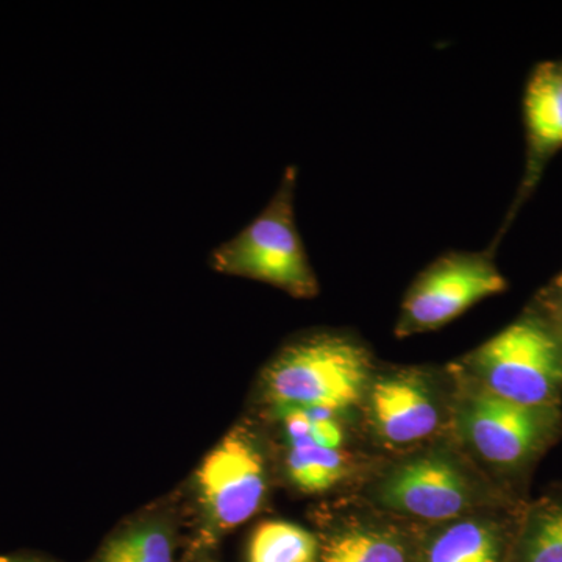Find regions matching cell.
<instances>
[{"mask_svg": "<svg viewBox=\"0 0 562 562\" xmlns=\"http://www.w3.org/2000/svg\"><path fill=\"white\" fill-rule=\"evenodd\" d=\"M249 562H317L319 542L301 525L272 520L261 524L251 535Z\"/></svg>", "mask_w": 562, "mask_h": 562, "instance_id": "7c38bea8", "label": "cell"}, {"mask_svg": "<svg viewBox=\"0 0 562 562\" xmlns=\"http://www.w3.org/2000/svg\"><path fill=\"white\" fill-rule=\"evenodd\" d=\"M0 562H57L46 554L35 552H18L3 554L0 557Z\"/></svg>", "mask_w": 562, "mask_h": 562, "instance_id": "e0dca14e", "label": "cell"}, {"mask_svg": "<svg viewBox=\"0 0 562 562\" xmlns=\"http://www.w3.org/2000/svg\"><path fill=\"white\" fill-rule=\"evenodd\" d=\"M501 539L490 522L461 519L428 543L424 562H501Z\"/></svg>", "mask_w": 562, "mask_h": 562, "instance_id": "8fae6325", "label": "cell"}, {"mask_svg": "<svg viewBox=\"0 0 562 562\" xmlns=\"http://www.w3.org/2000/svg\"><path fill=\"white\" fill-rule=\"evenodd\" d=\"M202 524L191 549L202 558L222 536L246 524L268 491V468L257 439L235 428L203 460L198 473Z\"/></svg>", "mask_w": 562, "mask_h": 562, "instance_id": "277c9868", "label": "cell"}, {"mask_svg": "<svg viewBox=\"0 0 562 562\" xmlns=\"http://www.w3.org/2000/svg\"><path fill=\"white\" fill-rule=\"evenodd\" d=\"M179 538L171 519L144 517L113 532L88 562H179Z\"/></svg>", "mask_w": 562, "mask_h": 562, "instance_id": "30bf717a", "label": "cell"}, {"mask_svg": "<svg viewBox=\"0 0 562 562\" xmlns=\"http://www.w3.org/2000/svg\"><path fill=\"white\" fill-rule=\"evenodd\" d=\"M473 497L471 482L443 454H422L403 462L384 479L380 498L392 512L424 520L457 519Z\"/></svg>", "mask_w": 562, "mask_h": 562, "instance_id": "8992f818", "label": "cell"}, {"mask_svg": "<svg viewBox=\"0 0 562 562\" xmlns=\"http://www.w3.org/2000/svg\"><path fill=\"white\" fill-rule=\"evenodd\" d=\"M524 562H562V506L542 509L524 543Z\"/></svg>", "mask_w": 562, "mask_h": 562, "instance_id": "9a60e30c", "label": "cell"}, {"mask_svg": "<svg viewBox=\"0 0 562 562\" xmlns=\"http://www.w3.org/2000/svg\"><path fill=\"white\" fill-rule=\"evenodd\" d=\"M321 562H408V554L397 536L360 528L331 538Z\"/></svg>", "mask_w": 562, "mask_h": 562, "instance_id": "4fadbf2b", "label": "cell"}, {"mask_svg": "<svg viewBox=\"0 0 562 562\" xmlns=\"http://www.w3.org/2000/svg\"><path fill=\"white\" fill-rule=\"evenodd\" d=\"M368 395L369 417L383 441L408 446L430 438L441 425V405L430 380L416 369L379 376Z\"/></svg>", "mask_w": 562, "mask_h": 562, "instance_id": "ba28073f", "label": "cell"}, {"mask_svg": "<svg viewBox=\"0 0 562 562\" xmlns=\"http://www.w3.org/2000/svg\"><path fill=\"white\" fill-rule=\"evenodd\" d=\"M557 286L560 288V290H562V273L560 279L557 280Z\"/></svg>", "mask_w": 562, "mask_h": 562, "instance_id": "d6986e66", "label": "cell"}, {"mask_svg": "<svg viewBox=\"0 0 562 562\" xmlns=\"http://www.w3.org/2000/svg\"><path fill=\"white\" fill-rule=\"evenodd\" d=\"M371 382L368 349L335 331L310 333L286 344L265 372L266 395L279 413L339 412L357 405Z\"/></svg>", "mask_w": 562, "mask_h": 562, "instance_id": "6da1fadb", "label": "cell"}, {"mask_svg": "<svg viewBox=\"0 0 562 562\" xmlns=\"http://www.w3.org/2000/svg\"><path fill=\"white\" fill-rule=\"evenodd\" d=\"M288 473L299 490L317 494L330 490L346 475V458L339 450L316 443L291 446L286 458Z\"/></svg>", "mask_w": 562, "mask_h": 562, "instance_id": "5bb4252c", "label": "cell"}, {"mask_svg": "<svg viewBox=\"0 0 562 562\" xmlns=\"http://www.w3.org/2000/svg\"><path fill=\"white\" fill-rule=\"evenodd\" d=\"M561 68H562V65H561Z\"/></svg>", "mask_w": 562, "mask_h": 562, "instance_id": "ffe728a7", "label": "cell"}, {"mask_svg": "<svg viewBox=\"0 0 562 562\" xmlns=\"http://www.w3.org/2000/svg\"><path fill=\"white\" fill-rule=\"evenodd\" d=\"M460 425L465 441L484 460L513 465L530 457L542 436L538 409L476 390L462 402Z\"/></svg>", "mask_w": 562, "mask_h": 562, "instance_id": "52a82bcc", "label": "cell"}, {"mask_svg": "<svg viewBox=\"0 0 562 562\" xmlns=\"http://www.w3.org/2000/svg\"><path fill=\"white\" fill-rule=\"evenodd\" d=\"M525 124L536 157L562 147V68L542 63L531 74L524 99Z\"/></svg>", "mask_w": 562, "mask_h": 562, "instance_id": "9c48e42d", "label": "cell"}, {"mask_svg": "<svg viewBox=\"0 0 562 562\" xmlns=\"http://www.w3.org/2000/svg\"><path fill=\"white\" fill-rule=\"evenodd\" d=\"M190 562H216L213 560H210V558L202 557V558H195V560H191Z\"/></svg>", "mask_w": 562, "mask_h": 562, "instance_id": "ac0fdd59", "label": "cell"}, {"mask_svg": "<svg viewBox=\"0 0 562 562\" xmlns=\"http://www.w3.org/2000/svg\"><path fill=\"white\" fill-rule=\"evenodd\" d=\"M505 290V277L490 255L443 254L416 277L406 292L395 335L405 338L438 330L476 303Z\"/></svg>", "mask_w": 562, "mask_h": 562, "instance_id": "5b68a950", "label": "cell"}, {"mask_svg": "<svg viewBox=\"0 0 562 562\" xmlns=\"http://www.w3.org/2000/svg\"><path fill=\"white\" fill-rule=\"evenodd\" d=\"M295 183L297 168L288 166L266 209L238 235L211 251L213 271L272 284L292 297H316L319 281L295 225Z\"/></svg>", "mask_w": 562, "mask_h": 562, "instance_id": "7a4b0ae2", "label": "cell"}, {"mask_svg": "<svg viewBox=\"0 0 562 562\" xmlns=\"http://www.w3.org/2000/svg\"><path fill=\"white\" fill-rule=\"evenodd\" d=\"M312 413V442L325 449L339 450L344 442L341 425L331 417V413Z\"/></svg>", "mask_w": 562, "mask_h": 562, "instance_id": "2e32d148", "label": "cell"}, {"mask_svg": "<svg viewBox=\"0 0 562 562\" xmlns=\"http://www.w3.org/2000/svg\"><path fill=\"white\" fill-rule=\"evenodd\" d=\"M465 362L484 390L528 408L552 402L562 386L561 342L535 317L503 328Z\"/></svg>", "mask_w": 562, "mask_h": 562, "instance_id": "3957f363", "label": "cell"}]
</instances>
